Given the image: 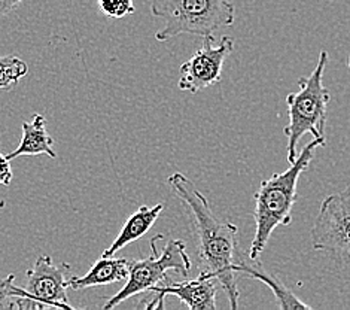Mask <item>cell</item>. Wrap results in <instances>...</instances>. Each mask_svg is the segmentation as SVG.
Wrapping results in <instances>:
<instances>
[{"instance_id": "6da1fadb", "label": "cell", "mask_w": 350, "mask_h": 310, "mask_svg": "<svg viewBox=\"0 0 350 310\" xmlns=\"http://www.w3.org/2000/svg\"><path fill=\"white\" fill-rule=\"evenodd\" d=\"M174 196L180 198L193 214L198 236V255L206 266V273L219 282L228 297L230 307H239L240 292L237 288L239 258L237 231L234 224L219 220L212 211L207 198L196 183L185 175L173 173L167 179Z\"/></svg>"}, {"instance_id": "7a4b0ae2", "label": "cell", "mask_w": 350, "mask_h": 310, "mask_svg": "<svg viewBox=\"0 0 350 310\" xmlns=\"http://www.w3.org/2000/svg\"><path fill=\"white\" fill-rule=\"evenodd\" d=\"M322 146H325V138H313L285 172L274 173L269 179L261 182L254 196L255 234L249 248L251 259L256 261L261 257L274 230L278 227H288L293 222L298 181L312 164L316 151Z\"/></svg>"}, {"instance_id": "3957f363", "label": "cell", "mask_w": 350, "mask_h": 310, "mask_svg": "<svg viewBox=\"0 0 350 310\" xmlns=\"http://www.w3.org/2000/svg\"><path fill=\"white\" fill-rule=\"evenodd\" d=\"M329 54L327 49L319 53L318 63L308 77L298 79L299 90L286 96L289 121L283 133L288 138V162L297 160V146L306 135L325 138L328 105L331 102L329 90L325 87L323 75L327 70Z\"/></svg>"}, {"instance_id": "277c9868", "label": "cell", "mask_w": 350, "mask_h": 310, "mask_svg": "<svg viewBox=\"0 0 350 310\" xmlns=\"http://www.w3.org/2000/svg\"><path fill=\"white\" fill-rule=\"evenodd\" d=\"M151 14L164 21L155 33L158 42L179 35L212 38L236 21V8L228 0H152Z\"/></svg>"}, {"instance_id": "5b68a950", "label": "cell", "mask_w": 350, "mask_h": 310, "mask_svg": "<svg viewBox=\"0 0 350 310\" xmlns=\"http://www.w3.org/2000/svg\"><path fill=\"white\" fill-rule=\"evenodd\" d=\"M163 237V234H157L151 239V255L148 258L129 259V279L126 281V285L115 296L107 298L103 309H113L140 292L151 291L157 285L165 282L169 270L182 276L189 274L193 263L187 253L185 243L182 240L169 239L160 254L157 249V243Z\"/></svg>"}, {"instance_id": "8992f818", "label": "cell", "mask_w": 350, "mask_h": 310, "mask_svg": "<svg viewBox=\"0 0 350 310\" xmlns=\"http://www.w3.org/2000/svg\"><path fill=\"white\" fill-rule=\"evenodd\" d=\"M312 246L350 266V185L323 198L310 231Z\"/></svg>"}, {"instance_id": "52a82bcc", "label": "cell", "mask_w": 350, "mask_h": 310, "mask_svg": "<svg viewBox=\"0 0 350 310\" xmlns=\"http://www.w3.org/2000/svg\"><path fill=\"white\" fill-rule=\"evenodd\" d=\"M234 44L231 36H222L218 44H215L213 36L204 38L202 48L180 66L179 90L197 94L221 82L224 63L234 49Z\"/></svg>"}, {"instance_id": "ba28073f", "label": "cell", "mask_w": 350, "mask_h": 310, "mask_svg": "<svg viewBox=\"0 0 350 310\" xmlns=\"http://www.w3.org/2000/svg\"><path fill=\"white\" fill-rule=\"evenodd\" d=\"M69 270V264L58 267L49 255H40L33 269L27 270V283L24 288H20V296L35 301L42 309L55 307L75 310L68 297L69 288L66 274Z\"/></svg>"}, {"instance_id": "9c48e42d", "label": "cell", "mask_w": 350, "mask_h": 310, "mask_svg": "<svg viewBox=\"0 0 350 310\" xmlns=\"http://www.w3.org/2000/svg\"><path fill=\"white\" fill-rule=\"evenodd\" d=\"M218 287H221L219 282L203 270L196 279L169 283L163 282L154 287L151 292L176 297L180 303L191 310H215Z\"/></svg>"}, {"instance_id": "30bf717a", "label": "cell", "mask_w": 350, "mask_h": 310, "mask_svg": "<svg viewBox=\"0 0 350 310\" xmlns=\"http://www.w3.org/2000/svg\"><path fill=\"white\" fill-rule=\"evenodd\" d=\"M129 279V259L102 257L91 266V269L84 276H72L68 279L69 289H87L94 287H105L116 282Z\"/></svg>"}, {"instance_id": "8fae6325", "label": "cell", "mask_w": 350, "mask_h": 310, "mask_svg": "<svg viewBox=\"0 0 350 310\" xmlns=\"http://www.w3.org/2000/svg\"><path fill=\"white\" fill-rule=\"evenodd\" d=\"M23 136L20 145L12 153L6 154L10 160H15L18 157H30V155H48L51 158L57 157L55 149L53 148L54 139L46 131V121L40 114L33 115L31 121H24Z\"/></svg>"}, {"instance_id": "7c38bea8", "label": "cell", "mask_w": 350, "mask_h": 310, "mask_svg": "<svg viewBox=\"0 0 350 310\" xmlns=\"http://www.w3.org/2000/svg\"><path fill=\"white\" fill-rule=\"evenodd\" d=\"M252 261L254 263H249L243 257L239 255L237 263H236V272L239 274L246 276V278L256 279L265 283L274 294V298L278 301L279 309L282 310H291V309L310 310L312 309V306H308L303 300H299L294 292L288 289L278 278H274V276H271L269 272H265L260 263H255V259H252Z\"/></svg>"}, {"instance_id": "4fadbf2b", "label": "cell", "mask_w": 350, "mask_h": 310, "mask_svg": "<svg viewBox=\"0 0 350 310\" xmlns=\"http://www.w3.org/2000/svg\"><path fill=\"white\" fill-rule=\"evenodd\" d=\"M163 203H158L152 207L140 206L135 214H131L129 216L126 224L122 225V230L120 231L118 236H116L112 245L102 254V257H115V254L122 248H126L129 243L139 240L152 227L154 222L158 220V216L163 212Z\"/></svg>"}, {"instance_id": "5bb4252c", "label": "cell", "mask_w": 350, "mask_h": 310, "mask_svg": "<svg viewBox=\"0 0 350 310\" xmlns=\"http://www.w3.org/2000/svg\"><path fill=\"white\" fill-rule=\"evenodd\" d=\"M10 309H42L35 301L20 296V287L15 285V274L0 278V310Z\"/></svg>"}, {"instance_id": "9a60e30c", "label": "cell", "mask_w": 350, "mask_h": 310, "mask_svg": "<svg viewBox=\"0 0 350 310\" xmlns=\"http://www.w3.org/2000/svg\"><path fill=\"white\" fill-rule=\"evenodd\" d=\"M27 73L29 66L20 57H0V90H12L24 77H27Z\"/></svg>"}, {"instance_id": "2e32d148", "label": "cell", "mask_w": 350, "mask_h": 310, "mask_svg": "<svg viewBox=\"0 0 350 310\" xmlns=\"http://www.w3.org/2000/svg\"><path fill=\"white\" fill-rule=\"evenodd\" d=\"M98 6L109 18H122V16L136 12L133 0H98Z\"/></svg>"}, {"instance_id": "e0dca14e", "label": "cell", "mask_w": 350, "mask_h": 310, "mask_svg": "<svg viewBox=\"0 0 350 310\" xmlns=\"http://www.w3.org/2000/svg\"><path fill=\"white\" fill-rule=\"evenodd\" d=\"M12 178L14 173L11 167V160L8 158V155L0 153V185H11Z\"/></svg>"}, {"instance_id": "ac0fdd59", "label": "cell", "mask_w": 350, "mask_h": 310, "mask_svg": "<svg viewBox=\"0 0 350 310\" xmlns=\"http://www.w3.org/2000/svg\"><path fill=\"white\" fill-rule=\"evenodd\" d=\"M23 0H0V16L12 12Z\"/></svg>"}, {"instance_id": "d6986e66", "label": "cell", "mask_w": 350, "mask_h": 310, "mask_svg": "<svg viewBox=\"0 0 350 310\" xmlns=\"http://www.w3.org/2000/svg\"><path fill=\"white\" fill-rule=\"evenodd\" d=\"M347 68H349V72H350V53H349V57H347Z\"/></svg>"}]
</instances>
